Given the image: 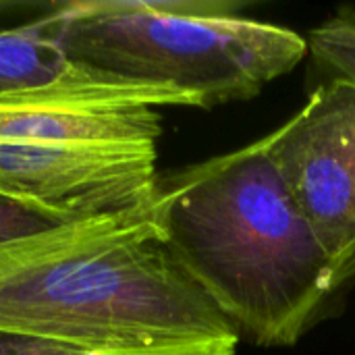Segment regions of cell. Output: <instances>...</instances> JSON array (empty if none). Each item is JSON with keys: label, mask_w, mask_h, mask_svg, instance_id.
<instances>
[{"label": "cell", "mask_w": 355, "mask_h": 355, "mask_svg": "<svg viewBox=\"0 0 355 355\" xmlns=\"http://www.w3.org/2000/svg\"><path fill=\"white\" fill-rule=\"evenodd\" d=\"M0 331L85 355H237L241 337L168 254L152 206L0 243Z\"/></svg>", "instance_id": "1"}, {"label": "cell", "mask_w": 355, "mask_h": 355, "mask_svg": "<svg viewBox=\"0 0 355 355\" xmlns=\"http://www.w3.org/2000/svg\"><path fill=\"white\" fill-rule=\"evenodd\" d=\"M152 214L175 262L262 347L295 345L341 289L264 137L158 175Z\"/></svg>", "instance_id": "2"}, {"label": "cell", "mask_w": 355, "mask_h": 355, "mask_svg": "<svg viewBox=\"0 0 355 355\" xmlns=\"http://www.w3.org/2000/svg\"><path fill=\"white\" fill-rule=\"evenodd\" d=\"M241 8L233 0H73L52 2L48 17L71 64L171 87L210 108L258 96L308 54L297 31Z\"/></svg>", "instance_id": "3"}, {"label": "cell", "mask_w": 355, "mask_h": 355, "mask_svg": "<svg viewBox=\"0 0 355 355\" xmlns=\"http://www.w3.org/2000/svg\"><path fill=\"white\" fill-rule=\"evenodd\" d=\"M264 141L343 287L355 277V83L329 77Z\"/></svg>", "instance_id": "4"}, {"label": "cell", "mask_w": 355, "mask_h": 355, "mask_svg": "<svg viewBox=\"0 0 355 355\" xmlns=\"http://www.w3.org/2000/svg\"><path fill=\"white\" fill-rule=\"evenodd\" d=\"M166 106L200 108V102L171 87L131 83L73 64L50 83L0 94V139L158 146V110Z\"/></svg>", "instance_id": "5"}, {"label": "cell", "mask_w": 355, "mask_h": 355, "mask_svg": "<svg viewBox=\"0 0 355 355\" xmlns=\"http://www.w3.org/2000/svg\"><path fill=\"white\" fill-rule=\"evenodd\" d=\"M158 146L37 144L0 139V196L64 218L148 210Z\"/></svg>", "instance_id": "6"}, {"label": "cell", "mask_w": 355, "mask_h": 355, "mask_svg": "<svg viewBox=\"0 0 355 355\" xmlns=\"http://www.w3.org/2000/svg\"><path fill=\"white\" fill-rule=\"evenodd\" d=\"M48 6L37 19L0 27V94L50 83L73 67L56 42Z\"/></svg>", "instance_id": "7"}, {"label": "cell", "mask_w": 355, "mask_h": 355, "mask_svg": "<svg viewBox=\"0 0 355 355\" xmlns=\"http://www.w3.org/2000/svg\"><path fill=\"white\" fill-rule=\"evenodd\" d=\"M308 52L329 77L355 83V8H341L329 21L312 29Z\"/></svg>", "instance_id": "8"}, {"label": "cell", "mask_w": 355, "mask_h": 355, "mask_svg": "<svg viewBox=\"0 0 355 355\" xmlns=\"http://www.w3.org/2000/svg\"><path fill=\"white\" fill-rule=\"evenodd\" d=\"M79 218H64L35 206H27L0 196V243L42 235Z\"/></svg>", "instance_id": "9"}, {"label": "cell", "mask_w": 355, "mask_h": 355, "mask_svg": "<svg viewBox=\"0 0 355 355\" xmlns=\"http://www.w3.org/2000/svg\"><path fill=\"white\" fill-rule=\"evenodd\" d=\"M0 355H85L77 349L0 331Z\"/></svg>", "instance_id": "10"}, {"label": "cell", "mask_w": 355, "mask_h": 355, "mask_svg": "<svg viewBox=\"0 0 355 355\" xmlns=\"http://www.w3.org/2000/svg\"><path fill=\"white\" fill-rule=\"evenodd\" d=\"M25 6H40V4H25V2H10V0H0V12H10V10H19Z\"/></svg>", "instance_id": "11"}]
</instances>
